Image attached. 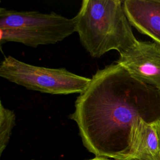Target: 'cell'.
<instances>
[{
	"label": "cell",
	"instance_id": "obj_1",
	"mask_svg": "<svg viewBox=\"0 0 160 160\" xmlns=\"http://www.w3.org/2000/svg\"><path fill=\"white\" fill-rule=\"evenodd\" d=\"M69 118L84 146L96 157H129L131 128L139 119L160 122V91L112 63L99 69L76 98Z\"/></svg>",
	"mask_w": 160,
	"mask_h": 160
},
{
	"label": "cell",
	"instance_id": "obj_2",
	"mask_svg": "<svg viewBox=\"0 0 160 160\" xmlns=\"http://www.w3.org/2000/svg\"><path fill=\"white\" fill-rule=\"evenodd\" d=\"M74 19L80 42L92 58L111 50L121 53L138 41L126 16L123 1L83 0Z\"/></svg>",
	"mask_w": 160,
	"mask_h": 160
},
{
	"label": "cell",
	"instance_id": "obj_3",
	"mask_svg": "<svg viewBox=\"0 0 160 160\" xmlns=\"http://www.w3.org/2000/svg\"><path fill=\"white\" fill-rule=\"evenodd\" d=\"M76 32V22L56 12L0 8V44L15 42L37 48L62 41Z\"/></svg>",
	"mask_w": 160,
	"mask_h": 160
},
{
	"label": "cell",
	"instance_id": "obj_4",
	"mask_svg": "<svg viewBox=\"0 0 160 160\" xmlns=\"http://www.w3.org/2000/svg\"><path fill=\"white\" fill-rule=\"evenodd\" d=\"M0 76L25 88L50 94L82 93L91 78L76 74L66 68H49L24 62L8 56L0 64Z\"/></svg>",
	"mask_w": 160,
	"mask_h": 160
},
{
	"label": "cell",
	"instance_id": "obj_5",
	"mask_svg": "<svg viewBox=\"0 0 160 160\" xmlns=\"http://www.w3.org/2000/svg\"><path fill=\"white\" fill-rule=\"evenodd\" d=\"M116 63L133 78L160 91V45L156 42L138 41L119 53Z\"/></svg>",
	"mask_w": 160,
	"mask_h": 160
},
{
	"label": "cell",
	"instance_id": "obj_6",
	"mask_svg": "<svg viewBox=\"0 0 160 160\" xmlns=\"http://www.w3.org/2000/svg\"><path fill=\"white\" fill-rule=\"evenodd\" d=\"M123 8L131 25L160 45V0H125Z\"/></svg>",
	"mask_w": 160,
	"mask_h": 160
},
{
	"label": "cell",
	"instance_id": "obj_7",
	"mask_svg": "<svg viewBox=\"0 0 160 160\" xmlns=\"http://www.w3.org/2000/svg\"><path fill=\"white\" fill-rule=\"evenodd\" d=\"M129 157L146 160H160L159 141L154 123L138 119L132 126Z\"/></svg>",
	"mask_w": 160,
	"mask_h": 160
},
{
	"label": "cell",
	"instance_id": "obj_8",
	"mask_svg": "<svg viewBox=\"0 0 160 160\" xmlns=\"http://www.w3.org/2000/svg\"><path fill=\"white\" fill-rule=\"evenodd\" d=\"M16 124V114L14 111L6 108L0 102V154L6 148L13 128Z\"/></svg>",
	"mask_w": 160,
	"mask_h": 160
},
{
	"label": "cell",
	"instance_id": "obj_9",
	"mask_svg": "<svg viewBox=\"0 0 160 160\" xmlns=\"http://www.w3.org/2000/svg\"><path fill=\"white\" fill-rule=\"evenodd\" d=\"M155 126L157 130V132H158V138H159V146H160V122L156 123L155 124Z\"/></svg>",
	"mask_w": 160,
	"mask_h": 160
},
{
	"label": "cell",
	"instance_id": "obj_10",
	"mask_svg": "<svg viewBox=\"0 0 160 160\" xmlns=\"http://www.w3.org/2000/svg\"><path fill=\"white\" fill-rule=\"evenodd\" d=\"M114 160H146V159L135 158V157H128L127 158H124V159H114Z\"/></svg>",
	"mask_w": 160,
	"mask_h": 160
},
{
	"label": "cell",
	"instance_id": "obj_11",
	"mask_svg": "<svg viewBox=\"0 0 160 160\" xmlns=\"http://www.w3.org/2000/svg\"><path fill=\"white\" fill-rule=\"evenodd\" d=\"M89 160H110L108 158H102V157H96L92 159H89Z\"/></svg>",
	"mask_w": 160,
	"mask_h": 160
},
{
	"label": "cell",
	"instance_id": "obj_12",
	"mask_svg": "<svg viewBox=\"0 0 160 160\" xmlns=\"http://www.w3.org/2000/svg\"><path fill=\"white\" fill-rule=\"evenodd\" d=\"M159 147H160V146H159Z\"/></svg>",
	"mask_w": 160,
	"mask_h": 160
}]
</instances>
